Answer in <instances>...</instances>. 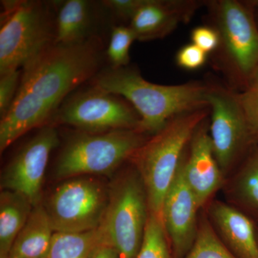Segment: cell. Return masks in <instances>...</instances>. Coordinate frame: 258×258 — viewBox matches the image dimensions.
Wrapping results in <instances>:
<instances>
[{
    "instance_id": "cell-1",
    "label": "cell",
    "mask_w": 258,
    "mask_h": 258,
    "mask_svg": "<svg viewBox=\"0 0 258 258\" xmlns=\"http://www.w3.org/2000/svg\"><path fill=\"white\" fill-rule=\"evenodd\" d=\"M103 49L96 35L55 44L24 66L14 101L0 121L1 153L32 129L48 125L66 97L100 72Z\"/></svg>"
},
{
    "instance_id": "cell-2",
    "label": "cell",
    "mask_w": 258,
    "mask_h": 258,
    "mask_svg": "<svg viewBox=\"0 0 258 258\" xmlns=\"http://www.w3.org/2000/svg\"><path fill=\"white\" fill-rule=\"evenodd\" d=\"M92 83L128 101L139 113V131L144 134L154 135L176 115L209 107L208 84H155L146 81L137 70L128 66L100 71Z\"/></svg>"
},
{
    "instance_id": "cell-3",
    "label": "cell",
    "mask_w": 258,
    "mask_h": 258,
    "mask_svg": "<svg viewBox=\"0 0 258 258\" xmlns=\"http://www.w3.org/2000/svg\"><path fill=\"white\" fill-rule=\"evenodd\" d=\"M210 114L208 107L176 115L148 139L131 158L143 180L149 213L161 222L164 200L185 150L196 129Z\"/></svg>"
},
{
    "instance_id": "cell-4",
    "label": "cell",
    "mask_w": 258,
    "mask_h": 258,
    "mask_svg": "<svg viewBox=\"0 0 258 258\" xmlns=\"http://www.w3.org/2000/svg\"><path fill=\"white\" fill-rule=\"evenodd\" d=\"M212 26L220 36L215 66L232 86L243 91L258 69V28L254 3L217 0L208 3Z\"/></svg>"
},
{
    "instance_id": "cell-5",
    "label": "cell",
    "mask_w": 258,
    "mask_h": 258,
    "mask_svg": "<svg viewBox=\"0 0 258 258\" xmlns=\"http://www.w3.org/2000/svg\"><path fill=\"white\" fill-rule=\"evenodd\" d=\"M0 30V75L23 69L55 44L56 15L49 3L4 1Z\"/></svg>"
},
{
    "instance_id": "cell-6",
    "label": "cell",
    "mask_w": 258,
    "mask_h": 258,
    "mask_svg": "<svg viewBox=\"0 0 258 258\" xmlns=\"http://www.w3.org/2000/svg\"><path fill=\"white\" fill-rule=\"evenodd\" d=\"M149 216L147 191L137 169L119 176L108 191V202L98 227L103 242L120 258H137Z\"/></svg>"
},
{
    "instance_id": "cell-7",
    "label": "cell",
    "mask_w": 258,
    "mask_h": 258,
    "mask_svg": "<svg viewBox=\"0 0 258 258\" xmlns=\"http://www.w3.org/2000/svg\"><path fill=\"white\" fill-rule=\"evenodd\" d=\"M147 139L137 129L104 133L80 132L73 134L61 151L55 169L59 179L84 174H108L134 153Z\"/></svg>"
},
{
    "instance_id": "cell-8",
    "label": "cell",
    "mask_w": 258,
    "mask_h": 258,
    "mask_svg": "<svg viewBox=\"0 0 258 258\" xmlns=\"http://www.w3.org/2000/svg\"><path fill=\"white\" fill-rule=\"evenodd\" d=\"M210 134L214 154L224 175L242 162L257 144L240 103L232 88L208 84Z\"/></svg>"
},
{
    "instance_id": "cell-9",
    "label": "cell",
    "mask_w": 258,
    "mask_h": 258,
    "mask_svg": "<svg viewBox=\"0 0 258 258\" xmlns=\"http://www.w3.org/2000/svg\"><path fill=\"white\" fill-rule=\"evenodd\" d=\"M52 120L89 133L139 131L141 123L139 113L124 98L93 85L67 98Z\"/></svg>"
},
{
    "instance_id": "cell-10",
    "label": "cell",
    "mask_w": 258,
    "mask_h": 258,
    "mask_svg": "<svg viewBox=\"0 0 258 258\" xmlns=\"http://www.w3.org/2000/svg\"><path fill=\"white\" fill-rule=\"evenodd\" d=\"M108 202V191L100 182L76 179L62 183L45 207L55 232L81 233L101 225Z\"/></svg>"
},
{
    "instance_id": "cell-11",
    "label": "cell",
    "mask_w": 258,
    "mask_h": 258,
    "mask_svg": "<svg viewBox=\"0 0 258 258\" xmlns=\"http://www.w3.org/2000/svg\"><path fill=\"white\" fill-rule=\"evenodd\" d=\"M59 141L53 125L40 128L5 166L1 175V189L23 195L33 206L40 203L47 163Z\"/></svg>"
},
{
    "instance_id": "cell-12",
    "label": "cell",
    "mask_w": 258,
    "mask_h": 258,
    "mask_svg": "<svg viewBox=\"0 0 258 258\" xmlns=\"http://www.w3.org/2000/svg\"><path fill=\"white\" fill-rule=\"evenodd\" d=\"M201 209L183 174L181 164L164 200L162 222L173 258H184L192 247L199 227Z\"/></svg>"
},
{
    "instance_id": "cell-13",
    "label": "cell",
    "mask_w": 258,
    "mask_h": 258,
    "mask_svg": "<svg viewBox=\"0 0 258 258\" xmlns=\"http://www.w3.org/2000/svg\"><path fill=\"white\" fill-rule=\"evenodd\" d=\"M181 166L186 183L203 208L223 186L225 177L214 154L208 118L194 133L183 155Z\"/></svg>"
},
{
    "instance_id": "cell-14",
    "label": "cell",
    "mask_w": 258,
    "mask_h": 258,
    "mask_svg": "<svg viewBox=\"0 0 258 258\" xmlns=\"http://www.w3.org/2000/svg\"><path fill=\"white\" fill-rule=\"evenodd\" d=\"M203 3L192 0H144L128 26L140 41L163 38L179 24L187 23Z\"/></svg>"
},
{
    "instance_id": "cell-15",
    "label": "cell",
    "mask_w": 258,
    "mask_h": 258,
    "mask_svg": "<svg viewBox=\"0 0 258 258\" xmlns=\"http://www.w3.org/2000/svg\"><path fill=\"white\" fill-rule=\"evenodd\" d=\"M209 218L217 235L237 258H258L257 227L253 218L240 208L213 201Z\"/></svg>"
},
{
    "instance_id": "cell-16",
    "label": "cell",
    "mask_w": 258,
    "mask_h": 258,
    "mask_svg": "<svg viewBox=\"0 0 258 258\" xmlns=\"http://www.w3.org/2000/svg\"><path fill=\"white\" fill-rule=\"evenodd\" d=\"M54 234L45 207L37 204L15 239L9 258H47Z\"/></svg>"
},
{
    "instance_id": "cell-17",
    "label": "cell",
    "mask_w": 258,
    "mask_h": 258,
    "mask_svg": "<svg viewBox=\"0 0 258 258\" xmlns=\"http://www.w3.org/2000/svg\"><path fill=\"white\" fill-rule=\"evenodd\" d=\"M91 25L90 2L67 0L61 3L56 13L55 44L79 43L95 36L90 33Z\"/></svg>"
},
{
    "instance_id": "cell-18",
    "label": "cell",
    "mask_w": 258,
    "mask_h": 258,
    "mask_svg": "<svg viewBox=\"0 0 258 258\" xmlns=\"http://www.w3.org/2000/svg\"><path fill=\"white\" fill-rule=\"evenodd\" d=\"M33 205L20 194L3 190L0 195V258H9L15 239L26 223Z\"/></svg>"
},
{
    "instance_id": "cell-19",
    "label": "cell",
    "mask_w": 258,
    "mask_h": 258,
    "mask_svg": "<svg viewBox=\"0 0 258 258\" xmlns=\"http://www.w3.org/2000/svg\"><path fill=\"white\" fill-rule=\"evenodd\" d=\"M230 191L240 210L252 218L258 219V143L241 162Z\"/></svg>"
},
{
    "instance_id": "cell-20",
    "label": "cell",
    "mask_w": 258,
    "mask_h": 258,
    "mask_svg": "<svg viewBox=\"0 0 258 258\" xmlns=\"http://www.w3.org/2000/svg\"><path fill=\"white\" fill-rule=\"evenodd\" d=\"M101 243L98 228L81 233L55 232L47 258H91Z\"/></svg>"
},
{
    "instance_id": "cell-21",
    "label": "cell",
    "mask_w": 258,
    "mask_h": 258,
    "mask_svg": "<svg viewBox=\"0 0 258 258\" xmlns=\"http://www.w3.org/2000/svg\"><path fill=\"white\" fill-rule=\"evenodd\" d=\"M184 258H237L217 235L210 218L202 214L198 235Z\"/></svg>"
},
{
    "instance_id": "cell-22",
    "label": "cell",
    "mask_w": 258,
    "mask_h": 258,
    "mask_svg": "<svg viewBox=\"0 0 258 258\" xmlns=\"http://www.w3.org/2000/svg\"><path fill=\"white\" fill-rule=\"evenodd\" d=\"M137 258H173L170 244L162 222L150 213L143 243Z\"/></svg>"
},
{
    "instance_id": "cell-23",
    "label": "cell",
    "mask_w": 258,
    "mask_h": 258,
    "mask_svg": "<svg viewBox=\"0 0 258 258\" xmlns=\"http://www.w3.org/2000/svg\"><path fill=\"white\" fill-rule=\"evenodd\" d=\"M136 40L137 37L130 27L125 25L113 27L106 51V56L112 69H120L128 66L130 61L129 50Z\"/></svg>"
},
{
    "instance_id": "cell-24",
    "label": "cell",
    "mask_w": 258,
    "mask_h": 258,
    "mask_svg": "<svg viewBox=\"0 0 258 258\" xmlns=\"http://www.w3.org/2000/svg\"><path fill=\"white\" fill-rule=\"evenodd\" d=\"M239 97L252 135L258 143V69L243 91L239 93Z\"/></svg>"
},
{
    "instance_id": "cell-25",
    "label": "cell",
    "mask_w": 258,
    "mask_h": 258,
    "mask_svg": "<svg viewBox=\"0 0 258 258\" xmlns=\"http://www.w3.org/2000/svg\"><path fill=\"white\" fill-rule=\"evenodd\" d=\"M21 79V71H10L0 75V117L9 111L18 93Z\"/></svg>"
},
{
    "instance_id": "cell-26",
    "label": "cell",
    "mask_w": 258,
    "mask_h": 258,
    "mask_svg": "<svg viewBox=\"0 0 258 258\" xmlns=\"http://www.w3.org/2000/svg\"><path fill=\"white\" fill-rule=\"evenodd\" d=\"M208 60V54L191 42L181 47L176 55V62L179 67L188 71H195L203 67Z\"/></svg>"
},
{
    "instance_id": "cell-27",
    "label": "cell",
    "mask_w": 258,
    "mask_h": 258,
    "mask_svg": "<svg viewBox=\"0 0 258 258\" xmlns=\"http://www.w3.org/2000/svg\"><path fill=\"white\" fill-rule=\"evenodd\" d=\"M191 40L193 44L207 54L215 52L220 44L218 32L212 25L199 26L194 29L191 33Z\"/></svg>"
},
{
    "instance_id": "cell-28",
    "label": "cell",
    "mask_w": 258,
    "mask_h": 258,
    "mask_svg": "<svg viewBox=\"0 0 258 258\" xmlns=\"http://www.w3.org/2000/svg\"><path fill=\"white\" fill-rule=\"evenodd\" d=\"M144 0H107L103 4L111 9L116 16L130 23L134 15L142 6Z\"/></svg>"
},
{
    "instance_id": "cell-29",
    "label": "cell",
    "mask_w": 258,
    "mask_h": 258,
    "mask_svg": "<svg viewBox=\"0 0 258 258\" xmlns=\"http://www.w3.org/2000/svg\"><path fill=\"white\" fill-rule=\"evenodd\" d=\"M91 258H120L115 249L108 244L101 243L96 247Z\"/></svg>"
},
{
    "instance_id": "cell-30",
    "label": "cell",
    "mask_w": 258,
    "mask_h": 258,
    "mask_svg": "<svg viewBox=\"0 0 258 258\" xmlns=\"http://www.w3.org/2000/svg\"><path fill=\"white\" fill-rule=\"evenodd\" d=\"M254 4L258 5V2H256V3H254Z\"/></svg>"
},
{
    "instance_id": "cell-31",
    "label": "cell",
    "mask_w": 258,
    "mask_h": 258,
    "mask_svg": "<svg viewBox=\"0 0 258 258\" xmlns=\"http://www.w3.org/2000/svg\"><path fill=\"white\" fill-rule=\"evenodd\" d=\"M257 235H258V227H257Z\"/></svg>"
}]
</instances>
